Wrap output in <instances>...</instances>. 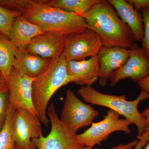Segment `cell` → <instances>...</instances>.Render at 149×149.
I'll list each match as a JSON object with an SVG mask.
<instances>
[{
  "label": "cell",
  "mask_w": 149,
  "mask_h": 149,
  "mask_svg": "<svg viewBox=\"0 0 149 149\" xmlns=\"http://www.w3.org/2000/svg\"><path fill=\"white\" fill-rule=\"evenodd\" d=\"M81 16L101 38L104 47L129 49L136 43L130 28L107 1L100 0Z\"/></svg>",
  "instance_id": "2"
},
{
  "label": "cell",
  "mask_w": 149,
  "mask_h": 149,
  "mask_svg": "<svg viewBox=\"0 0 149 149\" xmlns=\"http://www.w3.org/2000/svg\"><path fill=\"white\" fill-rule=\"evenodd\" d=\"M7 80L2 76H0V91L7 88Z\"/></svg>",
  "instance_id": "29"
},
{
  "label": "cell",
  "mask_w": 149,
  "mask_h": 149,
  "mask_svg": "<svg viewBox=\"0 0 149 149\" xmlns=\"http://www.w3.org/2000/svg\"><path fill=\"white\" fill-rule=\"evenodd\" d=\"M127 1L139 11L144 9H149V0H127Z\"/></svg>",
  "instance_id": "24"
},
{
  "label": "cell",
  "mask_w": 149,
  "mask_h": 149,
  "mask_svg": "<svg viewBox=\"0 0 149 149\" xmlns=\"http://www.w3.org/2000/svg\"><path fill=\"white\" fill-rule=\"evenodd\" d=\"M77 94L84 101L95 105L106 107L116 112L136 125L138 129V138L146 131L147 121L142 113L138 109L139 104L149 98L148 93L141 91L138 97L133 101L126 100L125 95L117 96L104 94L92 86H82Z\"/></svg>",
  "instance_id": "4"
},
{
  "label": "cell",
  "mask_w": 149,
  "mask_h": 149,
  "mask_svg": "<svg viewBox=\"0 0 149 149\" xmlns=\"http://www.w3.org/2000/svg\"><path fill=\"white\" fill-rule=\"evenodd\" d=\"M139 140L136 139L134 141H131L127 144H120L117 146L113 147L110 149H132L135 148L138 143Z\"/></svg>",
  "instance_id": "26"
},
{
  "label": "cell",
  "mask_w": 149,
  "mask_h": 149,
  "mask_svg": "<svg viewBox=\"0 0 149 149\" xmlns=\"http://www.w3.org/2000/svg\"><path fill=\"white\" fill-rule=\"evenodd\" d=\"M47 114L51 124L50 132L47 137L43 135L32 139L36 149H75L83 147L77 142L74 134L61 121L53 104L48 107Z\"/></svg>",
  "instance_id": "6"
},
{
  "label": "cell",
  "mask_w": 149,
  "mask_h": 149,
  "mask_svg": "<svg viewBox=\"0 0 149 149\" xmlns=\"http://www.w3.org/2000/svg\"><path fill=\"white\" fill-rule=\"evenodd\" d=\"M94 149L93 148H89V147H80V148H77V149ZM102 149L101 148L100 149Z\"/></svg>",
  "instance_id": "30"
},
{
  "label": "cell",
  "mask_w": 149,
  "mask_h": 149,
  "mask_svg": "<svg viewBox=\"0 0 149 149\" xmlns=\"http://www.w3.org/2000/svg\"><path fill=\"white\" fill-rule=\"evenodd\" d=\"M45 32L40 26L28 21L21 15L14 21L8 38L17 49H27L33 38Z\"/></svg>",
  "instance_id": "16"
},
{
  "label": "cell",
  "mask_w": 149,
  "mask_h": 149,
  "mask_svg": "<svg viewBox=\"0 0 149 149\" xmlns=\"http://www.w3.org/2000/svg\"><path fill=\"white\" fill-rule=\"evenodd\" d=\"M143 149H149V139L148 143H147L146 145L144 147Z\"/></svg>",
  "instance_id": "31"
},
{
  "label": "cell",
  "mask_w": 149,
  "mask_h": 149,
  "mask_svg": "<svg viewBox=\"0 0 149 149\" xmlns=\"http://www.w3.org/2000/svg\"><path fill=\"white\" fill-rule=\"evenodd\" d=\"M67 61L62 53L52 59L42 72L35 77L32 85V99L37 117L48 127L49 103L55 93L73 80L68 73Z\"/></svg>",
  "instance_id": "3"
},
{
  "label": "cell",
  "mask_w": 149,
  "mask_h": 149,
  "mask_svg": "<svg viewBox=\"0 0 149 149\" xmlns=\"http://www.w3.org/2000/svg\"><path fill=\"white\" fill-rule=\"evenodd\" d=\"M67 70L72 83L81 86H91L99 80L100 64L98 56L88 60L67 61Z\"/></svg>",
  "instance_id": "14"
},
{
  "label": "cell",
  "mask_w": 149,
  "mask_h": 149,
  "mask_svg": "<svg viewBox=\"0 0 149 149\" xmlns=\"http://www.w3.org/2000/svg\"><path fill=\"white\" fill-rule=\"evenodd\" d=\"M27 149H36L35 148V147L34 146H33V145H32L31 146H30V147H29V148H28Z\"/></svg>",
  "instance_id": "32"
},
{
  "label": "cell",
  "mask_w": 149,
  "mask_h": 149,
  "mask_svg": "<svg viewBox=\"0 0 149 149\" xmlns=\"http://www.w3.org/2000/svg\"><path fill=\"white\" fill-rule=\"evenodd\" d=\"M100 0H53L47 1L48 5L81 15L88 12Z\"/></svg>",
  "instance_id": "19"
},
{
  "label": "cell",
  "mask_w": 149,
  "mask_h": 149,
  "mask_svg": "<svg viewBox=\"0 0 149 149\" xmlns=\"http://www.w3.org/2000/svg\"><path fill=\"white\" fill-rule=\"evenodd\" d=\"M10 107L7 88L0 91V130L5 121L7 114Z\"/></svg>",
  "instance_id": "22"
},
{
  "label": "cell",
  "mask_w": 149,
  "mask_h": 149,
  "mask_svg": "<svg viewBox=\"0 0 149 149\" xmlns=\"http://www.w3.org/2000/svg\"><path fill=\"white\" fill-rule=\"evenodd\" d=\"M50 60L32 54L27 49H18L13 67L27 76L35 78L42 72Z\"/></svg>",
  "instance_id": "17"
},
{
  "label": "cell",
  "mask_w": 149,
  "mask_h": 149,
  "mask_svg": "<svg viewBox=\"0 0 149 149\" xmlns=\"http://www.w3.org/2000/svg\"><path fill=\"white\" fill-rule=\"evenodd\" d=\"M130 50L126 62L112 74L110 85L114 86L123 80L130 79L138 83L149 76V54L136 43Z\"/></svg>",
  "instance_id": "11"
},
{
  "label": "cell",
  "mask_w": 149,
  "mask_h": 149,
  "mask_svg": "<svg viewBox=\"0 0 149 149\" xmlns=\"http://www.w3.org/2000/svg\"><path fill=\"white\" fill-rule=\"evenodd\" d=\"M138 85L141 91H144L148 93L149 95V76L146 78L138 82Z\"/></svg>",
  "instance_id": "27"
},
{
  "label": "cell",
  "mask_w": 149,
  "mask_h": 149,
  "mask_svg": "<svg viewBox=\"0 0 149 149\" xmlns=\"http://www.w3.org/2000/svg\"><path fill=\"white\" fill-rule=\"evenodd\" d=\"M21 15L20 13L0 6V32L8 37L14 21Z\"/></svg>",
  "instance_id": "21"
},
{
  "label": "cell",
  "mask_w": 149,
  "mask_h": 149,
  "mask_svg": "<svg viewBox=\"0 0 149 149\" xmlns=\"http://www.w3.org/2000/svg\"><path fill=\"white\" fill-rule=\"evenodd\" d=\"M120 115L109 109L104 119L97 123H92L90 128L80 134H76L77 142L83 147L93 148L106 141L112 133L123 131L130 134V125L132 123L126 118H120Z\"/></svg>",
  "instance_id": "5"
},
{
  "label": "cell",
  "mask_w": 149,
  "mask_h": 149,
  "mask_svg": "<svg viewBox=\"0 0 149 149\" xmlns=\"http://www.w3.org/2000/svg\"><path fill=\"white\" fill-rule=\"evenodd\" d=\"M143 19L144 34L142 41V47L149 54V9H144L141 10Z\"/></svg>",
  "instance_id": "23"
},
{
  "label": "cell",
  "mask_w": 149,
  "mask_h": 149,
  "mask_svg": "<svg viewBox=\"0 0 149 149\" xmlns=\"http://www.w3.org/2000/svg\"><path fill=\"white\" fill-rule=\"evenodd\" d=\"M104 47L97 34L90 29L66 36L62 54L67 61H82L98 55Z\"/></svg>",
  "instance_id": "8"
},
{
  "label": "cell",
  "mask_w": 149,
  "mask_h": 149,
  "mask_svg": "<svg viewBox=\"0 0 149 149\" xmlns=\"http://www.w3.org/2000/svg\"><path fill=\"white\" fill-rule=\"evenodd\" d=\"M47 1L6 0L7 8L21 13L45 32L67 36L90 29L85 19L76 14L48 5Z\"/></svg>",
  "instance_id": "1"
},
{
  "label": "cell",
  "mask_w": 149,
  "mask_h": 149,
  "mask_svg": "<svg viewBox=\"0 0 149 149\" xmlns=\"http://www.w3.org/2000/svg\"><path fill=\"white\" fill-rule=\"evenodd\" d=\"M99 115L98 111L81 101L73 91H67L60 119L72 133L76 134L80 128L91 125Z\"/></svg>",
  "instance_id": "7"
},
{
  "label": "cell",
  "mask_w": 149,
  "mask_h": 149,
  "mask_svg": "<svg viewBox=\"0 0 149 149\" xmlns=\"http://www.w3.org/2000/svg\"><path fill=\"white\" fill-rule=\"evenodd\" d=\"M147 121V129L146 132H149V107L144 110L142 113Z\"/></svg>",
  "instance_id": "28"
},
{
  "label": "cell",
  "mask_w": 149,
  "mask_h": 149,
  "mask_svg": "<svg viewBox=\"0 0 149 149\" xmlns=\"http://www.w3.org/2000/svg\"><path fill=\"white\" fill-rule=\"evenodd\" d=\"M0 76H2V74L1 72V71H0Z\"/></svg>",
  "instance_id": "33"
},
{
  "label": "cell",
  "mask_w": 149,
  "mask_h": 149,
  "mask_svg": "<svg viewBox=\"0 0 149 149\" xmlns=\"http://www.w3.org/2000/svg\"><path fill=\"white\" fill-rule=\"evenodd\" d=\"M107 1L115 9L118 15L130 28L136 42H142L144 34L143 19L142 14L127 1Z\"/></svg>",
  "instance_id": "15"
},
{
  "label": "cell",
  "mask_w": 149,
  "mask_h": 149,
  "mask_svg": "<svg viewBox=\"0 0 149 149\" xmlns=\"http://www.w3.org/2000/svg\"><path fill=\"white\" fill-rule=\"evenodd\" d=\"M35 79L13 67L7 83L9 101L14 109L26 110L37 116L32 99V85Z\"/></svg>",
  "instance_id": "9"
},
{
  "label": "cell",
  "mask_w": 149,
  "mask_h": 149,
  "mask_svg": "<svg viewBox=\"0 0 149 149\" xmlns=\"http://www.w3.org/2000/svg\"><path fill=\"white\" fill-rule=\"evenodd\" d=\"M17 50L9 38L0 32V71L6 80L13 67Z\"/></svg>",
  "instance_id": "18"
},
{
  "label": "cell",
  "mask_w": 149,
  "mask_h": 149,
  "mask_svg": "<svg viewBox=\"0 0 149 149\" xmlns=\"http://www.w3.org/2000/svg\"><path fill=\"white\" fill-rule=\"evenodd\" d=\"M66 36L57 32H45L33 38L27 48L29 53L51 60L63 52Z\"/></svg>",
  "instance_id": "13"
},
{
  "label": "cell",
  "mask_w": 149,
  "mask_h": 149,
  "mask_svg": "<svg viewBox=\"0 0 149 149\" xmlns=\"http://www.w3.org/2000/svg\"><path fill=\"white\" fill-rule=\"evenodd\" d=\"M15 109L10 107L5 121L0 130V149H17L11 132Z\"/></svg>",
  "instance_id": "20"
},
{
  "label": "cell",
  "mask_w": 149,
  "mask_h": 149,
  "mask_svg": "<svg viewBox=\"0 0 149 149\" xmlns=\"http://www.w3.org/2000/svg\"><path fill=\"white\" fill-rule=\"evenodd\" d=\"M11 132L17 149H27L32 139L43 135L41 123L37 116L23 109L15 110Z\"/></svg>",
  "instance_id": "10"
},
{
  "label": "cell",
  "mask_w": 149,
  "mask_h": 149,
  "mask_svg": "<svg viewBox=\"0 0 149 149\" xmlns=\"http://www.w3.org/2000/svg\"><path fill=\"white\" fill-rule=\"evenodd\" d=\"M130 55V50L120 47H103L98 56L100 64L99 84L102 87L107 84L112 74L126 62Z\"/></svg>",
  "instance_id": "12"
},
{
  "label": "cell",
  "mask_w": 149,
  "mask_h": 149,
  "mask_svg": "<svg viewBox=\"0 0 149 149\" xmlns=\"http://www.w3.org/2000/svg\"><path fill=\"white\" fill-rule=\"evenodd\" d=\"M149 139V132H145L141 137L138 138L139 141L134 149H143L148 143Z\"/></svg>",
  "instance_id": "25"
}]
</instances>
